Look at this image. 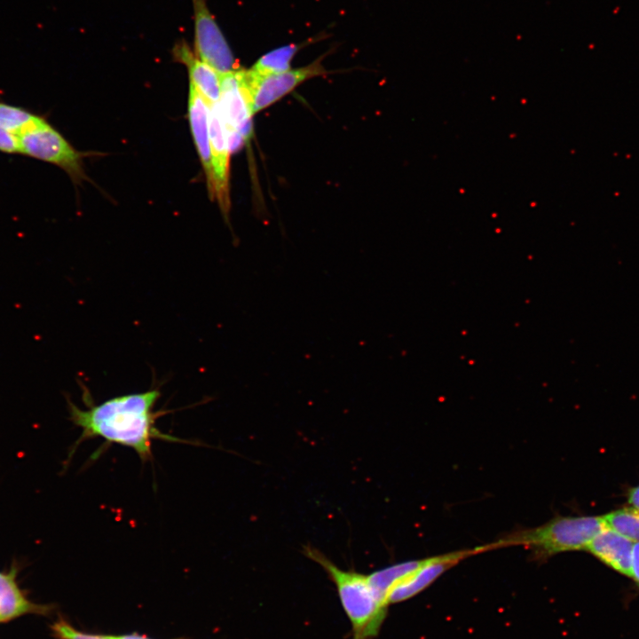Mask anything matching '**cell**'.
Here are the masks:
<instances>
[{
	"label": "cell",
	"instance_id": "20",
	"mask_svg": "<svg viewBox=\"0 0 639 639\" xmlns=\"http://www.w3.org/2000/svg\"><path fill=\"white\" fill-rule=\"evenodd\" d=\"M627 502L631 508L639 510V485L629 490Z\"/></svg>",
	"mask_w": 639,
	"mask_h": 639
},
{
	"label": "cell",
	"instance_id": "10",
	"mask_svg": "<svg viewBox=\"0 0 639 639\" xmlns=\"http://www.w3.org/2000/svg\"><path fill=\"white\" fill-rule=\"evenodd\" d=\"M188 118L193 141L204 169L209 194L215 199V183L211 161L209 104L190 84Z\"/></svg>",
	"mask_w": 639,
	"mask_h": 639
},
{
	"label": "cell",
	"instance_id": "14",
	"mask_svg": "<svg viewBox=\"0 0 639 639\" xmlns=\"http://www.w3.org/2000/svg\"><path fill=\"white\" fill-rule=\"evenodd\" d=\"M422 559L391 564L367 574L369 583L379 599L387 606L390 588L400 579L416 568Z\"/></svg>",
	"mask_w": 639,
	"mask_h": 639
},
{
	"label": "cell",
	"instance_id": "11",
	"mask_svg": "<svg viewBox=\"0 0 639 639\" xmlns=\"http://www.w3.org/2000/svg\"><path fill=\"white\" fill-rule=\"evenodd\" d=\"M634 543L627 537L606 527L593 538L586 550L611 569L629 578Z\"/></svg>",
	"mask_w": 639,
	"mask_h": 639
},
{
	"label": "cell",
	"instance_id": "9",
	"mask_svg": "<svg viewBox=\"0 0 639 639\" xmlns=\"http://www.w3.org/2000/svg\"><path fill=\"white\" fill-rule=\"evenodd\" d=\"M209 134L215 199H217L223 214L227 217L230 209L229 158L231 151L218 103L209 104Z\"/></svg>",
	"mask_w": 639,
	"mask_h": 639
},
{
	"label": "cell",
	"instance_id": "6",
	"mask_svg": "<svg viewBox=\"0 0 639 639\" xmlns=\"http://www.w3.org/2000/svg\"><path fill=\"white\" fill-rule=\"evenodd\" d=\"M218 102L230 151L238 150L252 133L251 112L242 80V69L220 74Z\"/></svg>",
	"mask_w": 639,
	"mask_h": 639
},
{
	"label": "cell",
	"instance_id": "2",
	"mask_svg": "<svg viewBox=\"0 0 639 639\" xmlns=\"http://www.w3.org/2000/svg\"><path fill=\"white\" fill-rule=\"evenodd\" d=\"M303 554L320 564L335 585L352 628V639H374L385 619L388 606L376 596L367 575L343 570L318 548L306 545Z\"/></svg>",
	"mask_w": 639,
	"mask_h": 639
},
{
	"label": "cell",
	"instance_id": "15",
	"mask_svg": "<svg viewBox=\"0 0 639 639\" xmlns=\"http://www.w3.org/2000/svg\"><path fill=\"white\" fill-rule=\"evenodd\" d=\"M304 45L288 44L263 55L249 69L256 75L279 74L290 69V63L296 52Z\"/></svg>",
	"mask_w": 639,
	"mask_h": 639
},
{
	"label": "cell",
	"instance_id": "5",
	"mask_svg": "<svg viewBox=\"0 0 639 639\" xmlns=\"http://www.w3.org/2000/svg\"><path fill=\"white\" fill-rule=\"evenodd\" d=\"M326 74L320 59L303 67L266 75L242 69V80L251 114L266 108L307 79Z\"/></svg>",
	"mask_w": 639,
	"mask_h": 639
},
{
	"label": "cell",
	"instance_id": "16",
	"mask_svg": "<svg viewBox=\"0 0 639 639\" xmlns=\"http://www.w3.org/2000/svg\"><path fill=\"white\" fill-rule=\"evenodd\" d=\"M41 115L0 99V128L18 137L30 128Z\"/></svg>",
	"mask_w": 639,
	"mask_h": 639
},
{
	"label": "cell",
	"instance_id": "19",
	"mask_svg": "<svg viewBox=\"0 0 639 639\" xmlns=\"http://www.w3.org/2000/svg\"><path fill=\"white\" fill-rule=\"evenodd\" d=\"M629 578L639 587V541L633 546Z\"/></svg>",
	"mask_w": 639,
	"mask_h": 639
},
{
	"label": "cell",
	"instance_id": "4",
	"mask_svg": "<svg viewBox=\"0 0 639 639\" xmlns=\"http://www.w3.org/2000/svg\"><path fill=\"white\" fill-rule=\"evenodd\" d=\"M17 138L20 154L61 168L75 183L83 178V154L43 116Z\"/></svg>",
	"mask_w": 639,
	"mask_h": 639
},
{
	"label": "cell",
	"instance_id": "18",
	"mask_svg": "<svg viewBox=\"0 0 639 639\" xmlns=\"http://www.w3.org/2000/svg\"><path fill=\"white\" fill-rule=\"evenodd\" d=\"M52 629L60 639H111L110 636L83 634L75 630L64 620L56 622L52 626Z\"/></svg>",
	"mask_w": 639,
	"mask_h": 639
},
{
	"label": "cell",
	"instance_id": "3",
	"mask_svg": "<svg viewBox=\"0 0 639 639\" xmlns=\"http://www.w3.org/2000/svg\"><path fill=\"white\" fill-rule=\"evenodd\" d=\"M608 527L603 516L557 517L533 528L519 529L489 543L492 549L522 546L538 559L574 550H586L593 538Z\"/></svg>",
	"mask_w": 639,
	"mask_h": 639
},
{
	"label": "cell",
	"instance_id": "21",
	"mask_svg": "<svg viewBox=\"0 0 639 639\" xmlns=\"http://www.w3.org/2000/svg\"><path fill=\"white\" fill-rule=\"evenodd\" d=\"M111 639H148L145 636L138 635L137 634L121 635V636H110Z\"/></svg>",
	"mask_w": 639,
	"mask_h": 639
},
{
	"label": "cell",
	"instance_id": "17",
	"mask_svg": "<svg viewBox=\"0 0 639 639\" xmlns=\"http://www.w3.org/2000/svg\"><path fill=\"white\" fill-rule=\"evenodd\" d=\"M607 526L632 540L639 541V510L624 508L605 514Z\"/></svg>",
	"mask_w": 639,
	"mask_h": 639
},
{
	"label": "cell",
	"instance_id": "1",
	"mask_svg": "<svg viewBox=\"0 0 639 639\" xmlns=\"http://www.w3.org/2000/svg\"><path fill=\"white\" fill-rule=\"evenodd\" d=\"M87 408L82 409L68 401L70 420L82 429L77 443L91 438L131 448L143 462L152 458V442L161 439L170 442H186L156 427L159 416L164 411H154L161 393L158 388L145 392L111 398L95 404L88 390H83Z\"/></svg>",
	"mask_w": 639,
	"mask_h": 639
},
{
	"label": "cell",
	"instance_id": "8",
	"mask_svg": "<svg viewBox=\"0 0 639 639\" xmlns=\"http://www.w3.org/2000/svg\"><path fill=\"white\" fill-rule=\"evenodd\" d=\"M488 550L487 546L483 545L471 549H461L422 559L416 568L400 579L390 588L388 596L389 605L416 596L462 559Z\"/></svg>",
	"mask_w": 639,
	"mask_h": 639
},
{
	"label": "cell",
	"instance_id": "7",
	"mask_svg": "<svg viewBox=\"0 0 639 639\" xmlns=\"http://www.w3.org/2000/svg\"><path fill=\"white\" fill-rule=\"evenodd\" d=\"M192 1L195 55L220 74L238 69L227 41L209 11L205 0Z\"/></svg>",
	"mask_w": 639,
	"mask_h": 639
},
{
	"label": "cell",
	"instance_id": "12",
	"mask_svg": "<svg viewBox=\"0 0 639 639\" xmlns=\"http://www.w3.org/2000/svg\"><path fill=\"white\" fill-rule=\"evenodd\" d=\"M175 52L178 59L187 67L190 84L209 104L218 103L221 93L220 73L193 54L185 43L178 46Z\"/></svg>",
	"mask_w": 639,
	"mask_h": 639
},
{
	"label": "cell",
	"instance_id": "13",
	"mask_svg": "<svg viewBox=\"0 0 639 639\" xmlns=\"http://www.w3.org/2000/svg\"><path fill=\"white\" fill-rule=\"evenodd\" d=\"M35 610V606L22 595L15 581V570L0 572V622L6 621Z\"/></svg>",
	"mask_w": 639,
	"mask_h": 639
}]
</instances>
